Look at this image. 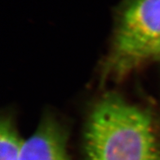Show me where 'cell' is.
<instances>
[{"instance_id":"obj_1","label":"cell","mask_w":160,"mask_h":160,"mask_svg":"<svg viewBox=\"0 0 160 160\" xmlns=\"http://www.w3.org/2000/svg\"><path fill=\"white\" fill-rule=\"evenodd\" d=\"M83 148L86 160H160V126L150 110L106 93L88 116Z\"/></svg>"},{"instance_id":"obj_3","label":"cell","mask_w":160,"mask_h":160,"mask_svg":"<svg viewBox=\"0 0 160 160\" xmlns=\"http://www.w3.org/2000/svg\"><path fill=\"white\" fill-rule=\"evenodd\" d=\"M20 160H70L65 128L52 117H45L22 142Z\"/></svg>"},{"instance_id":"obj_4","label":"cell","mask_w":160,"mask_h":160,"mask_svg":"<svg viewBox=\"0 0 160 160\" xmlns=\"http://www.w3.org/2000/svg\"><path fill=\"white\" fill-rule=\"evenodd\" d=\"M22 142L12 118L2 116L0 124V160H20Z\"/></svg>"},{"instance_id":"obj_5","label":"cell","mask_w":160,"mask_h":160,"mask_svg":"<svg viewBox=\"0 0 160 160\" xmlns=\"http://www.w3.org/2000/svg\"><path fill=\"white\" fill-rule=\"evenodd\" d=\"M160 61V38L158 40V42H156L154 48H152L148 57V61Z\"/></svg>"},{"instance_id":"obj_2","label":"cell","mask_w":160,"mask_h":160,"mask_svg":"<svg viewBox=\"0 0 160 160\" xmlns=\"http://www.w3.org/2000/svg\"><path fill=\"white\" fill-rule=\"evenodd\" d=\"M160 38V0H122L114 14L105 74L120 78L148 61Z\"/></svg>"}]
</instances>
